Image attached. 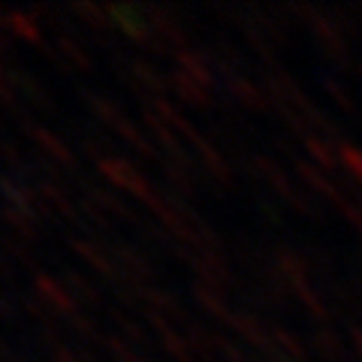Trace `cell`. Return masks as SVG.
I'll return each instance as SVG.
<instances>
[{
  "instance_id": "obj_1",
  "label": "cell",
  "mask_w": 362,
  "mask_h": 362,
  "mask_svg": "<svg viewBox=\"0 0 362 362\" xmlns=\"http://www.w3.org/2000/svg\"><path fill=\"white\" fill-rule=\"evenodd\" d=\"M97 169H100V173H103L115 187L127 190V194H133L139 202H145V206H148L154 214L160 211L166 194H157L151 181L145 178L133 163L124 160V157H103V160H97Z\"/></svg>"
},
{
  "instance_id": "obj_2",
  "label": "cell",
  "mask_w": 362,
  "mask_h": 362,
  "mask_svg": "<svg viewBox=\"0 0 362 362\" xmlns=\"http://www.w3.org/2000/svg\"><path fill=\"white\" fill-rule=\"evenodd\" d=\"M18 127L25 130L28 136H30V142H37L40 148L52 157L54 163H61V166H66V173H76V166H78V160H76V151L66 145L58 133H52V130H45V127H40V124H33L28 115H21L18 118Z\"/></svg>"
},
{
  "instance_id": "obj_3",
  "label": "cell",
  "mask_w": 362,
  "mask_h": 362,
  "mask_svg": "<svg viewBox=\"0 0 362 362\" xmlns=\"http://www.w3.org/2000/svg\"><path fill=\"white\" fill-rule=\"evenodd\" d=\"M33 290H37V296L49 305L58 317H64V320L66 317H73V314H78L76 296L64 284H58L52 275H45V272H33Z\"/></svg>"
},
{
  "instance_id": "obj_4",
  "label": "cell",
  "mask_w": 362,
  "mask_h": 362,
  "mask_svg": "<svg viewBox=\"0 0 362 362\" xmlns=\"http://www.w3.org/2000/svg\"><path fill=\"white\" fill-rule=\"evenodd\" d=\"M109 254L115 257V266L121 269V275L133 281V284H148L154 278V266L145 259L142 251H136L133 245H124V242H109Z\"/></svg>"
},
{
  "instance_id": "obj_5",
  "label": "cell",
  "mask_w": 362,
  "mask_h": 362,
  "mask_svg": "<svg viewBox=\"0 0 362 362\" xmlns=\"http://www.w3.org/2000/svg\"><path fill=\"white\" fill-rule=\"evenodd\" d=\"M142 16H145V21H148V28L169 45V49H173V54L190 49V40H187L185 28L169 16V9H163V6H142Z\"/></svg>"
},
{
  "instance_id": "obj_6",
  "label": "cell",
  "mask_w": 362,
  "mask_h": 362,
  "mask_svg": "<svg viewBox=\"0 0 362 362\" xmlns=\"http://www.w3.org/2000/svg\"><path fill=\"white\" fill-rule=\"evenodd\" d=\"M66 242H70V247H73V251H76L78 257L85 259V263H88L90 269L100 272V275H103V278H109L112 284H118V281L124 278V275H121V269L115 266V259H112V254H109V251H106V247L100 245V242L78 239V235H76V239L70 235V239H66Z\"/></svg>"
},
{
  "instance_id": "obj_7",
  "label": "cell",
  "mask_w": 362,
  "mask_h": 362,
  "mask_svg": "<svg viewBox=\"0 0 362 362\" xmlns=\"http://www.w3.org/2000/svg\"><path fill=\"white\" fill-rule=\"evenodd\" d=\"M37 194H40V199H42L45 206H49L54 214H61V218L73 221V223H85V218H82V209H78V202H76L70 194H66V190L58 185V181L40 178Z\"/></svg>"
},
{
  "instance_id": "obj_8",
  "label": "cell",
  "mask_w": 362,
  "mask_h": 362,
  "mask_svg": "<svg viewBox=\"0 0 362 362\" xmlns=\"http://www.w3.org/2000/svg\"><path fill=\"white\" fill-rule=\"evenodd\" d=\"M136 287V296H139V305L145 311H157V314H169L175 320H185V305H181L169 290H160V287H151V284H133Z\"/></svg>"
},
{
  "instance_id": "obj_9",
  "label": "cell",
  "mask_w": 362,
  "mask_h": 362,
  "mask_svg": "<svg viewBox=\"0 0 362 362\" xmlns=\"http://www.w3.org/2000/svg\"><path fill=\"white\" fill-rule=\"evenodd\" d=\"M145 317H148V323L157 329V335H160V347L166 350L169 356H173L175 362H194V350L187 347L185 341V335H178L173 326H169V320L163 314H157V311H145Z\"/></svg>"
},
{
  "instance_id": "obj_10",
  "label": "cell",
  "mask_w": 362,
  "mask_h": 362,
  "mask_svg": "<svg viewBox=\"0 0 362 362\" xmlns=\"http://www.w3.org/2000/svg\"><path fill=\"white\" fill-rule=\"evenodd\" d=\"M163 175L169 181V190H173L175 199H194V169H190V160H175V157H166L163 160Z\"/></svg>"
},
{
  "instance_id": "obj_11",
  "label": "cell",
  "mask_w": 362,
  "mask_h": 362,
  "mask_svg": "<svg viewBox=\"0 0 362 362\" xmlns=\"http://www.w3.org/2000/svg\"><path fill=\"white\" fill-rule=\"evenodd\" d=\"M142 124L154 133V139L163 145V151H166L169 157H175V160H190L187 151L178 145V133H175L173 127H169V124H166L160 115H157L154 109H142Z\"/></svg>"
},
{
  "instance_id": "obj_12",
  "label": "cell",
  "mask_w": 362,
  "mask_h": 362,
  "mask_svg": "<svg viewBox=\"0 0 362 362\" xmlns=\"http://www.w3.org/2000/svg\"><path fill=\"white\" fill-rule=\"evenodd\" d=\"M151 109H154L157 115H160V118H163V121H166L175 133H181L185 139H190L194 145H199L202 139H206V136H199V130L194 127V124H190L185 115H181L178 106L173 103V100H166V97H154V100H151Z\"/></svg>"
},
{
  "instance_id": "obj_13",
  "label": "cell",
  "mask_w": 362,
  "mask_h": 362,
  "mask_svg": "<svg viewBox=\"0 0 362 362\" xmlns=\"http://www.w3.org/2000/svg\"><path fill=\"white\" fill-rule=\"evenodd\" d=\"M0 218L9 226V235H16L18 242L25 245H37L40 242V230H37V218H30L28 211H18L13 206H4L0 209Z\"/></svg>"
},
{
  "instance_id": "obj_14",
  "label": "cell",
  "mask_w": 362,
  "mask_h": 362,
  "mask_svg": "<svg viewBox=\"0 0 362 362\" xmlns=\"http://www.w3.org/2000/svg\"><path fill=\"white\" fill-rule=\"evenodd\" d=\"M85 190H88V199H94L100 209L103 211H112V214H118L121 221H127V223H133V226H139V221H136V211L124 202L115 190H106V187H94V185H85Z\"/></svg>"
},
{
  "instance_id": "obj_15",
  "label": "cell",
  "mask_w": 362,
  "mask_h": 362,
  "mask_svg": "<svg viewBox=\"0 0 362 362\" xmlns=\"http://www.w3.org/2000/svg\"><path fill=\"white\" fill-rule=\"evenodd\" d=\"M9 82H13L16 90H21L33 106H40L42 112H54V103H52V97L45 94V88L33 78L30 73H21V70H9Z\"/></svg>"
},
{
  "instance_id": "obj_16",
  "label": "cell",
  "mask_w": 362,
  "mask_h": 362,
  "mask_svg": "<svg viewBox=\"0 0 362 362\" xmlns=\"http://www.w3.org/2000/svg\"><path fill=\"white\" fill-rule=\"evenodd\" d=\"M175 66H178V73H181V76L194 78V82H197V85H202V88L214 82V76H211V70H209V64L202 61L194 49L175 52Z\"/></svg>"
},
{
  "instance_id": "obj_17",
  "label": "cell",
  "mask_w": 362,
  "mask_h": 362,
  "mask_svg": "<svg viewBox=\"0 0 362 362\" xmlns=\"http://www.w3.org/2000/svg\"><path fill=\"white\" fill-rule=\"evenodd\" d=\"M64 287L73 293L76 302H85L90 308H97V305H103V296H100V290L90 284V281L82 275V272L76 269H64Z\"/></svg>"
},
{
  "instance_id": "obj_18",
  "label": "cell",
  "mask_w": 362,
  "mask_h": 362,
  "mask_svg": "<svg viewBox=\"0 0 362 362\" xmlns=\"http://www.w3.org/2000/svg\"><path fill=\"white\" fill-rule=\"evenodd\" d=\"M169 82H173V90H175L181 100H185V103H190V106H209V103H211V100H209V90L202 88V85H197L194 78L181 76L178 70L169 73Z\"/></svg>"
},
{
  "instance_id": "obj_19",
  "label": "cell",
  "mask_w": 362,
  "mask_h": 362,
  "mask_svg": "<svg viewBox=\"0 0 362 362\" xmlns=\"http://www.w3.org/2000/svg\"><path fill=\"white\" fill-rule=\"evenodd\" d=\"M54 45H58V52L64 54V61L73 66V70H82V73H88L90 66H94V61L88 58V52L78 45L70 33H58V40H54Z\"/></svg>"
},
{
  "instance_id": "obj_20",
  "label": "cell",
  "mask_w": 362,
  "mask_h": 362,
  "mask_svg": "<svg viewBox=\"0 0 362 362\" xmlns=\"http://www.w3.org/2000/svg\"><path fill=\"white\" fill-rule=\"evenodd\" d=\"M112 130H115L118 139H124V145H130V148H133V151H139L142 157H157V148L151 145V139H148V136H142L127 118H121Z\"/></svg>"
},
{
  "instance_id": "obj_21",
  "label": "cell",
  "mask_w": 362,
  "mask_h": 362,
  "mask_svg": "<svg viewBox=\"0 0 362 362\" xmlns=\"http://www.w3.org/2000/svg\"><path fill=\"white\" fill-rule=\"evenodd\" d=\"M82 94H85L88 109L94 112V118H97L100 124H106V127H115V124L124 118V115H121V109L112 103V100H106L103 94H94V90H82Z\"/></svg>"
},
{
  "instance_id": "obj_22",
  "label": "cell",
  "mask_w": 362,
  "mask_h": 362,
  "mask_svg": "<svg viewBox=\"0 0 362 362\" xmlns=\"http://www.w3.org/2000/svg\"><path fill=\"white\" fill-rule=\"evenodd\" d=\"M70 13L82 18L94 33H103L106 28H112L109 6H97V4H73V6H70Z\"/></svg>"
},
{
  "instance_id": "obj_23",
  "label": "cell",
  "mask_w": 362,
  "mask_h": 362,
  "mask_svg": "<svg viewBox=\"0 0 362 362\" xmlns=\"http://www.w3.org/2000/svg\"><path fill=\"white\" fill-rule=\"evenodd\" d=\"M4 25H6V30H13L16 37H21L25 42H30V45H42V37H40V28H37V21H33L30 16H25V13H6L4 16Z\"/></svg>"
},
{
  "instance_id": "obj_24",
  "label": "cell",
  "mask_w": 362,
  "mask_h": 362,
  "mask_svg": "<svg viewBox=\"0 0 362 362\" xmlns=\"http://www.w3.org/2000/svg\"><path fill=\"white\" fill-rule=\"evenodd\" d=\"M190 293H194V299L202 305V308H206L211 317H221V320H230V311H226V305H223V299H221V293L218 290H211L209 284H190Z\"/></svg>"
},
{
  "instance_id": "obj_25",
  "label": "cell",
  "mask_w": 362,
  "mask_h": 362,
  "mask_svg": "<svg viewBox=\"0 0 362 362\" xmlns=\"http://www.w3.org/2000/svg\"><path fill=\"white\" fill-rule=\"evenodd\" d=\"M185 341H187V347L194 350V354H199V356H206V359H211L214 356V335L211 332H206L199 323H185Z\"/></svg>"
},
{
  "instance_id": "obj_26",
  "label": "cell",
  "mask_w": 362,
  "mask_h": 362,
  "mask_svg": "<svg viewBox=\"0 0 362 362\" xmlns=\"http://www.w3.org/2000/svg\"><path fill=\"white\" fill-rule=\"evenodd\" d=\"M103 344H106V350H109V354L115 356L118 362H142V359H145V356L136 354L133 344L127 341V338H121V335H106Z\"/></svg>"
},
{
  "instance_id": "obj_27",
  "label": "cell",
  "mask_w": 362,
  "mask_h": 362,
  "mask_svg": "<svg viewBox=\"0 0 362 362\" xmlns=\"http://www.w3.org/2000/svg\"><path fill=\"white\" fill-rule=\"evenodd\" d=\"M197 151L202 154V160H206V166H209V173H211V175H218V178H223V181H226V175H230V173H226V163H223V157H221L218 151H214V145H211L209 139H202V142L197 145Z\"/></svg>"
},
{
  "instance_id": "obj_28",
  "label": "cell",
  "mask_w": 362,
  "mask_h": 362,
  "mask_svg": "<svg viewBox=\"0 0 362 362\" xmlns=\"http://www.w3.org/2000/svg\"><path fill=\"white\" fill-rule=\"evenodd\" d=\"M78 209H82V218H88L94 226H100V230H112V218H109V211L100 209L94 199H88V197H85L82 202H78Z\"/></svg>"
},
{
  "instance_id": "obj_29",
  "label": "cell",
  "mask_w": 362,
  "mask_h": 362,
  "mask_svg": "<svg viewBox=\"0 0 362 362\" xmlns=\"http://www.w3.org/2000/svg\"><path fill=\"white\" fill-rule=\"evenodd\" d=\"M112 320H115V323L121 326V332L127 335V341H130V344H145V341H148V335H145L142 326H139V323H133V320H127L124 314L112 311Z\"/></svg>"
},
{
  "instance_id": "obj_30",
  "label": "cell",
  "mask_w": 362,
  "mask_h": 362,
  "mask_svg": "<svg viewBox=\"0 0 362 362\" xmlns=\"http://www.w3.org/2000/svg\"><path fill=\"white\" fill-rule=\"evenodd\" d=\"M0 242H4L6 251H9V254H16L28 269H37V259L30 257V251H28V245H25V242H18L16 235H0Z\"/></svg>"
},
{
  "instance_id": "obj_31",
  "label": "cell",
  "mask_w": 362,
  "mask_h": 362,
  "mask_svg": "<svg viewBox=\"0 0 362 362\" xmlns=\"http://www.w3.org/2000/svg\"><path fill=\"white\" fill-rule=\"evenodd\" d=\"M52 362H78V354L64 344H54L52 347Z\"/></svg>"
},
{
  "instance_id": "obj_32",
  "label": "cell",
  "mask_w": 362,
  "mask_h": 362,
  "mask_svg": "<svg viewBox=\"0 0 362 362\" xmlns=\"http://www.w3.org/2000/svg\"><path fill=\"white\" fill-rule=\"evenodd\" d=\"M0 317H4V320H13L16 317V308H13V302H9L4 293H0Z\"/></svg>"
},
{
  "instance_id": "obj_33",
  "label": "cell",
  "mask_w": 362,
  "mask_h": 362,
  "mask_svg": "<svg viewBox=\"0 0 362 362\" xmlns=\"http://www.w3.org/2000/svg\"><path fill=\"white\" fill-rule=\"evenodd\" d=\"M0 359H4V362H18V359L13 356V350H9L4 341H0Z\"/></svg>"
},
{
  "instance_id": "obj_34",
  "label": "cell",
  "mask_w": 362,
  "mask_h": 362,
  "mask_svg": "<svg viewBox=\"0 0 362 362\" xmlns=\"http://www.w3.org/2000/svg\"><path fill=\"white\" fill-rule=\"evenodd\" d=\"M0 275H6V278H9V269H6V263H4V259H0Z\"/></svg>"
},
{
  "instance_id": "obj_35",
  "label": "cell",
  "mask_w": 362,
  "mask_h": 362,
  "mask_svg": "<svg viewBox=\"0 0 362 362\" xmlns=\"http://www.w3.org/2000/svg\"><path fill=\"white\" fill-rule=\"evenodd\" d=\"M142 362H151V359H142Z\"/></svg>"
},
{
  "instance_id": "obj_36",
  "label": "cell",
  "mask_w": 362,
  "mask_h": 362,
  "mask_svg": "<svg viewBox=\"0 0 362 362\" xmlns=\"http://www.w3.org/2000/svg\"><path fill=\"white\" fill-rule=\"evenodd\" d=\"M18 362H21V359H18Z\"/></svg>"
}]
</instances>
